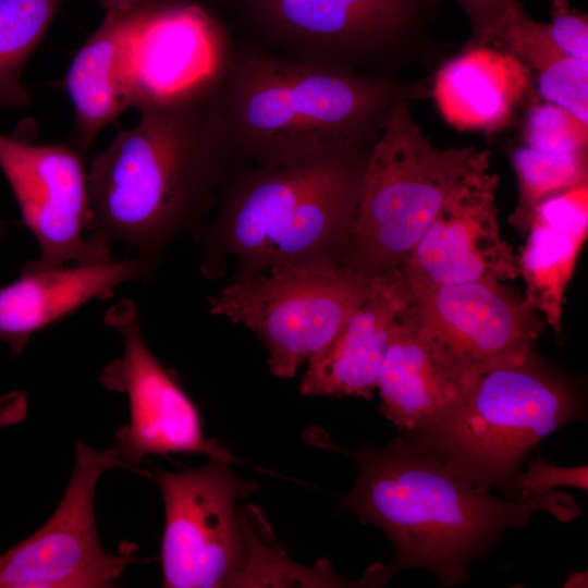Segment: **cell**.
Returning <instances> with one entry per match:
<instances>
[{
    "instance_id": "cell-9",
    "label": "cell",
    "mask_w": 588,
    "mask_h": 588,
    "mask_svg": "<svg viewBox=\"0 0 588 588\" xmlns=\"http://www.w3.org/2000/svg\"><path fill=\"white\" fill-rule=\"evenodd\" d=\"M230 462L209 458L181 471L147 470L162 494V587H241L250 555V523L237 502L258 485Z\"/></svg>"
},
{
    "instance_id": "cell-13",
    "label": "cell",
    "mask_w": 588,
    "mask_h": 588,
    "mask_svg": "<svg viewBox=\"0 0 588 588\" xmlns=\"http://www.w3.org/2000/svg\"><path fill=\"white\" fill-rule=\"evenodd\" d=\"M83 154L71 143L29 144L0 133V170L35 236L38 268L113 260L93 236L94 215Z\"/></svg>"
},
{
    "instance_id": "cell-22",
    "label": "cell",
    "mask_w": 588,
    "mask_h": 588,
    "mask_svg": "<svg viewBox=\"0 0 588 588\" xmlns=\"http://www.w3.org/2000/svg\"><path fill=\"white\" fill-rule=\"evenodd\" d=\"M64 0H0V110H23L32 95L24 68Z\"/></svg>"
},
{
    "instance_id": "cell-10",
    "label": "cell",
    "mask_w": 588,
    "mask_h": 588,
    "mask_svg": "<svg viewBox=\"0 0 588 588\" xmlns=\"http://www.w3.org/2000/svg\"><path fill=\"white\" fill-rule=\"evenodd\" d=\"M75 464L54 513L30 537L0 555V588L112 587L134 562L136 548L125 543L119 554L108 553L98 536L94 499L101 475L114 467L140 474L112 445L94 449L74 444Z\"/></svg>"
},
{
    "instance_id": "cell-27",
    "label": "cell",
    "mask_w": 588,
    "mask_h": 588,
    "mask_svg": "<svg viewBox=\"0 0 588 588\" xmlns=\"http://www.w3.org/2000/svg\"><path fill=\"white\" fill-rule=\"evenodd\" d=\"M551 33L559 50L580 61L588 62L587 14L571 9L568 0H551Z\"/></svg>"
},
{
    "instance_id": "cell-16",
    "label": "cell",
    "mask_w": 588,
    "mask_h": 588,
    "mask_svg": "<svg viewBox=\"0 0 588 588\" xmlns=\"http://www.w3.org/2000/svg\"><path fill=\"white\" fill-rule=\"evenodd\" d=\"M536 97L529 69L489 46L465 44L432 74L431 98L461 131L505 130Z\"/></svg>"
},
{
    "instance_id": "cell-26",
    "label": "cell",
    "mask_w": 588,
    "mask_h": 588,
    "mask_svg": "<svg viewBox=\"0 0 588 588\" xmlns=\"http://www.w3.org/2000/svg\"><path fill=\"white\" fill-rule=\"evenodd\" d=\"M559 487H573L587 492V465L561 467L536 455L527 462L526 470H520L514 482L517 500L543 494Z\"/></svg>"
},
{
    "instance_id": "cell-8",
    "label": "cell",
    "mask_w": 588,
    "mask_h": 588,
    "mask_svg": "<svg viewBox=\"0 0 588 588\" xmlns=\"http://www.w3.org/2000/svg\"><path fill=\"white\" fill-rule=\"evenodd\" d=\"M376 280L327 256L277 264L225 286L210 310L256 333L271 372L291 378L368 298Z\"/></svg>"
},
{
    "instance_id": "cell-30",
    "label": "cell",
    "mask_w": 588,
    "mask_h": 588,
    "mask_svg": "<svg viewBox=\"0 0 588 588\" xmlns=\"http://www.w3.org/2000/svg\"><path fill=\"white\" fill-rule=\"evenodd\" d=\"M588 575L587 571L585 572H574L568 575L564 581L563 587L566 588H586L588 585Z\"/></svg>"
},
{
    "instance_id": "cell-3",
    "label": "cell",
    "mask_w": 588,
    "mask_h": 588,
    "mask_svg": "<svg viewBox=\"0 0 588 588\" xmlns=\"http://www.w3.org/2000/svg\"><path fill=\"white\" fill-rule=\"evenodd\" d=\"M206 94L137 110L87 170L93 236L120 242L151 274L168 242L198 221L238 163Z\"/></svg>"
},
{
    "instance_id": "cell-11",
    "label": "cell",
    "mask_w": 588,
    "mask_h": 588,
    "mask_svg": "<svg viewBox=\"0 0 588 588\" xmlns=\"http://www.w3.org/2000/svg\"><path fill=\"white\" fill-rule=\"evenodd\" d=\"M103 322L120 334L123 353L106 365L99 376L108 390L126 395L128 424L115 433L114 449L130 464L147 455L199 454L234 463L235 457L204 431L199 408L147 346L135 303L121 299L109 307Z\"/></svg>"
},
{
    "instance_id": "cell-17",
    "label": "cell",
    "mask_w": 588,
    "mask_h": 588,
    "mask_svg": "<svg viewBox=\"0 0 588 588\" xmlns=\"http://www.w3.org/2000/svg\"><path fill=\"white\" fill-rule=\"evenodd\" d=\"M138 278L143 272L136 258L58 268L27 261L15 281L0 287V342L19 356L38 331Z\"/></svg>"
},
{
    "instance_id": "cell-7",
    "label": "cell",
    "mask_w": 588,
    "mask_h": 588,
    "mask_svg": "<svg viewBox=\"0 0 588 588\" xmlns=\"http://www.w3.org/2000/svg\"><path fill=\"white\" fill-rule=\"evenodd\" d=\"M444 0H267L259 42L272 53L379 77L437 70L460 48L432 27Z\"/></svg>"
},
{
    "instance_id": "cell-24",
    "label": "cell",
    "mask_w": 588,
    "mask_h": 588,
    "mask_svg": "<svg viewBox=\"0 0 588 588\" xmlns=\"http://www.w3.org/2000/svg\"><path fill=\"white\" fill-rule=\"evenodd\" d=\"M466 44L505 52L528 68L532 75L565 56L554 44L550 23L531 19L520 0L509 3L476 40Z\"/></svg>"
},
{
    "instance_id": "cell-15",
    "label": "cell",
    "mask_w": 588,
    "mask_h": 588,
    "mask_svg": "<svg viewBox=\"0 0 588 588\" xmlns=\"http://www.w3.org/2000/svg\"><path fill=\"white\" fill-rule=\"evenodd\" d=\"M229 46L224 29L201 7L147 2L130 52L132 108L207 93Z\"/></svg>"
},
{
    "instance_id": "cell-29",
    "label": "cell",
    "mask_w": 588,
    "mask_h": 588,
    "mask_svg": "<svg viewBox=\"0 0 588 588\" xmlns=\"http://www.w3.org/2000/svg\"><path fill=\"white\" fill-rule=\"evenodd\" d=\"M106 13L134 9L151 0H99Z\"/></svg>"
},
{
    "instance_id": "cell-12",
    "label": "cell",
    "mask_w": 588,
    "mask_h": 588,
    "mask_svg": "<svg viewBox=\"0 0 588 588\" xmlns=\"http://www.w3.org/2000/svg\"><path fill=\"white\" fill-rule=\"evenodd\" d=\"M409 304L462 389L489 368L528 356L547 328L524 294L498 280L434 287L409 296Z\"/></svg>"
},
{
    "instance_id": "cell-23",
    "label": "cell",
    "mask_w": 588,
    "mask_h": 588,
    "mask_svg": "<svg viewBox=\"0 0 588 588\" xmlns=\"http://www.w3.org/2000/svg\"><path fill=\"white\" fill-rule=\"evenodd\" d=\"M585 151L538 148L527 144L511 156L518 184V199L510 224L525 235L537 207L547 198L588 182Z\"/></svg>"
},
{
    "instance_id": "cell-1",
    "label": "cell",
    "mask_w": 588,
    "mask_h": 588,
    "mask_svg": "<svg viewBox=\"0 0 588 588\" xmlns=\"http://www.w3.org/2000/svg\"><path fill=\"white\" fill-rule=\"evenodd\" d=\"M431 85L230 42L206 102L237 162L280 167L375 145L393 107L431 98Z\"/></svg>"
},
{
    "instance_id": "cell-31",
    "label": "cell",
    "mask_w": 588,
    "mask_h": 588,
    "mask_svg": "<svg viewBox=\"0 0 588 588\" xmlns=\"http://www.w3.org/2000/svg\"><path fill=\"white\" fill-rule=\"evenodd\" d=\"M5 235V229L3 224L0 222V240H2Z\"/></svg>"
},
{
    "instance_id": "cell-4",
    "label": "cell",
    "mask_w": 588,
    "mask_h": 588,
    "mask_svg": "<svg viewBox=\"0 0 588 588\" xmlns=\"http://www.w3.org/2000/svg\"><path fill=\"white\" fill-rule=\"evenodd\" d=\"M583 413L575 384L532 351L476 375L438 416L403 436L471 485L517 500L514 482L523 463Z\"/></svg>"
},
{
    "instance_id": "cell-2",
    "label": "cell",
    "mask_w": 588,
    "mask_h": 588,
    "mask_svg": "<svg viewBox=\"0 0 588 588\" xmlns=\"http://www.w3.org/2000/svg\"><path fill=\"white\" fill-rule=\"evenodd\" d=\"M332 444L358 467L354 487L336 512L354 514L387 535L393 548L384 566L390 578L424 568L443 587L462 585L469 579L470 563L486 558L509 528L526 526L541 511L562 523L581 513L569 493L558 490L520 500L495 497L404 436L383 448Z\"/></svg>"
},
{
    "instance_id": "cell-28",
    "label": "cell",
    "mask_w": 588,
    "mask_h": 588,
    "mask_svg": "<svg viewBox=\"0 0 588 588\" xmlns=\"http://www.w3.org/2000/svg\"><path fill=\"white\" fill-rule=\"evenodd\" d=\"M445 1V0H444ZM466 14L471 35L468 42L476 40L503 12L505 7L516 0H452Z\"/></svg>"
},
{
    "instance_id": "cell-14",
    "label": "cell",
    "mask_w": 588,
    "mask_h": 588,
    "mask_svg": "<svg viewBox=\"0 0 588 588\" xmlns=\"http://www.w3.org/2000/svg\"><path fill=\"white\" fill-rule=\"evenodd\" d=\"M490 164L471 173L432 220L399 275L408 296L444 285L519 277L517 255L502 238Z\"/></svg>"
},
{
    "instance_id": "cell-21",
    "label": "cell",
    "mask_w": 588,
    "mask_h": 588,
    "mask_svg": "<svg viewBox=\"0 0 588 588\" xmlns=\"http://www.w3.org/2000/svg\"><path fill=\"white\" fill-rule=\"evenodd\" d=\"M377 390L381 414L404 432L438 416L462 390L420 330L409 303L394 320Z\"/></svg>"
},
{
    "instance_id": "cell-18",
    "label": "cell",
    "mask_w": 588,
    "mask_h": 588,
    "mask_svg": "<svg viewBox=\"0 0 588 588\" xmlns=\"http://www.w3.org/2000/svg\"><path fill=\"white\" fill-rule=\"evenodd\" d=\"M375 280L368 298L338 334L308 358L299 384L302 394L372 397L394 320L409 303L400 275Z\"/></svg>"
},
{
    "instance_id": "cell-5",
    "label": "cell",
    "mask_w": 588,
    "mask_h": 588,
    "mask_svg": "<svg viewBox=\"0 0 588 588\" xmlns=\"http://www.w3.org/2000/svg\"><path fill=\"white\" fill-rule=\"evenodd\" d=\"M411 101L396 103L369 155L355 218L339 262L368 278L397 275L442 206L463 182L490 164L475 146H434Z\"/></svg>"
},
{
    "instance_id": "cell-25",
    "label": "cell",
    "mask_w": 588,
    "mask_h": 588,
    "mask_svg": "<svg viewBox=\"0 0 588 588\" xmlns=\"http://www.w3.org/2000/svg\"><path fill=\"white\" fill-rule=\"evenodd\" d=\"M535 91L588 124V62L564 56L534 75Z\"/></svg>"
},
{
    "instance_id": "cell-20",
    "label": "cell",
    "mask_w": 588,
    "mask_h": 588,
    "mask_svg": "<svg viewBox=\"0 0 588 588\" xmlns=\"http://www.w3.org/2000/svg\"><path fill=\"white\" fill-rule=\"evenodd\" d=\"M525 235L517 254L524 296L559 334L565 293L588 236V182L544 199Z\"/></svg>"
},
{
    "instance_id": "cell-19",
    "label": "cell",
    "mask_w": 588,
    "mask_h": 588,
    "mask_svg": "<svg viewBox=\"0 0 588 588\" xmlns=\"http://www.w3.org/2000/svg\"><path fill=\"white\" fill-rule=\"evenodd\" d=\"M146 3L106 13L70 63L64 85L74 113L71 144L82 152L132 108L130 52Z\"/></svg>"
},
{
    "instance_id": "cell-6",
    "label": "cell",
    "mask_w": 588,
    "mask_h": 588,
    "mask_svg": "<svg viewBox=\"0 0 588 588\" xmlns=\"http://www.w3.org/2000/svg\"><path fill=\"white\" fill-rule=\"evenodd\" d=\"M372 147L280 167L238 162L224 187L223 243L262 269L342 249Z\"/></svg>"
}]
</instances>
